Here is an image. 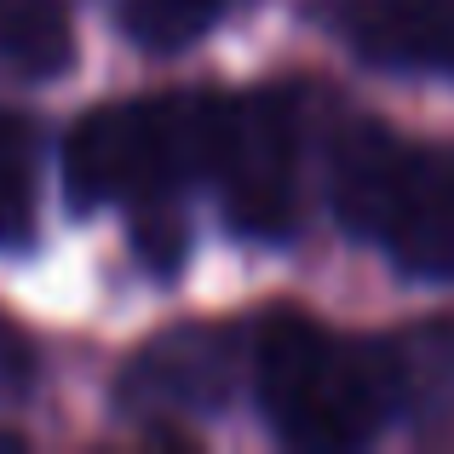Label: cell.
<instances>
[{
	"label": "cell",
	"instance_id": "cell-1",
	"mask_svg": "<svg viewBox=\"0 0 454 454\" xmlns=\"http://www.w3.org/2000/svg\"><path fill=\"white\" fill-rule=\"evenodd\" d=\"M254 391L270 432L294 449H363L409 409L397 345L328 333L305 317L265 322Z\"/></svg>",
	"mask_w": 454,
	"mask_h": 454
},
{
	"label": "cell",
	"instance_id": "cell-7",
	"mask_svg": "<svg viewBox=\"0 0 454 454\" xmlns=\"http://www.w3.org/2000/svg\"><path fill=\"white\" fill-rule=\"evenodd\" d=\"M0 64L23 81H58L75 69V23L64 0H0Z\"/></svg>",
	"mask_w": 454,
	"mask_h": 454
},
{
	"label": "cell",
	"instance_id": "cell-12",
	"mask_svg": "<svg viewBox=\"0 0 454 454\" xmlns=\"http://www.w3.org/2000/svg\"><path fill=\"white\" fill-rule=\"evenodd\" d=\"M0 449H23V437L18 432H0Z\"/></svg>",
	"mask_w": 454,
	"mask_h": 454
},
{
	"label": "cell",
	"instance_id": "cell-11",
	"mask_svg": "<svg viewBox=\"0 0 454 454\" xmlns=\"http://www.w3.org/2000/svg\"><path fill=\"white\" fill-rule=\"evenodd\" d=\"M23 386H29V345L0 317V397H12V391H23Z\"/></svg>",
	"mask_w": 454,
	"mask_h": 454
},
{
	"label": "cell",
	"instance_id": "cell-3",
	"mask_svg": "<svg viewBox=\"0 0 454 454\" xmlns=\"http://www.w3.org/2000/svg\"><path fill=\"white\" fill-rule=\"evenodd\" d=\"M213 92L121 98L87 110L64 138V196L75 213L161 201L207 173Z\"/></svg>",
	"mask_w": 454,
	"mask_h": 454
},
{
	"label": "cell",
	"instance_id": "cell-9",
	"mask_svg": "<svg viewBox=\"0 0 454 454\" xmlns=\"http://www.w3.org/2000/svg\"><path fill=\"white\" fill-rule=\"evenodd\" d=\"M224 18V0H115V23L145 52H184Z\"/></svg>",
	"mask_w": 454,
	"mask_h": 454
},
{
	"label": "cell",
	"instance_id": "cell-5",
	"mask_svg": "<svg viewBox=\"0 0 454 454\" xmlns=\"http://www.w3.org/2000/svg\"><path fill=\"white\" fill-rule=\"evenodd\" d=\"M231 397V333L213 322H190L127 363L121 403L150 414H213Z\"/></svg>",
	"mask_w": 454,
	"mask_h": 454
},
{
	"label": "cell",
	"instance_id": "cell-4",
	"mask_svg": "<svg viewBox=\"0 0 454 454\" xmlns=\"http://www.w3.org/2000/svg\"><path fill=\"white\" fill-rule=\"evenodd\" d=\"M231 224L259 242H282L300 219V104L282 87L213 92L207 121V173Z\"/></svg>",
	"mask_w": 454,
	"mask_h": 454
},
{
	"label": "cell",
	"instance_id": "cell-10",
	"mask_svg": "<svg viewBox=\"0 0 454 454\" xmlns=\"http://www.w3.org/2000/svg\"><path fill=\"white\" fill-rule=\"evenodd\" d=\"M397 363H403V397L420 409H449L454 403V322L397 333Z\"/></svg>",
	"mask_w": 454,
	"mask_h": 454
},
{
	"label": "cell",
	"instance_id": "cell-8",
	"mask_svg": "<svg viewBox=\"0 0 454 454\" xmlns=\"http://www.w3.org/2000/svg\"><path fill=\"white\" fill-rule=\"evenodd\" d=\"M35 178H41V133L29 115L0 110V247L35 236Z\"/></svg>",
	"mask_w": 454,
	"mask_h": 454
},
{
	"label": "cell",
	"instance_id": "cell-2",
	"mask_svg": "<svg viewBox=\"0 0 454 454\" xmlns=\"http://www.w3.org/2000/svg\"><path fill=\"white\" fill-rule=\"evenodd\" d=\"M328 196L345 231L380 242L397 270L454 282V145H403L380 121H345Z\"/></svg>",
	"mask_w": 454,
	"mask_h": 454
},
{
	"label": "cell",
	"instance_id": "cell-6",
	"mask_svg": "<svg viewBox=\"0 0 454 454\" xmlns=\"http://www.w3.org/2000/svg\"><path fill=\"white\" fill-rule=\"evenodd\" d=\"M340 29L368 64L454 75V0H340Z\"/></svg>",
	"mask_w": 454,
	"mask_h": 454
}]
</instances>
